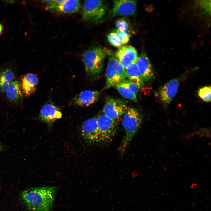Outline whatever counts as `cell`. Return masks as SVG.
I'll return each instance as SVG.
<instances>
[{
    "label": "cell",
    "instance_id": "1",
    "mask_svg": "<svg viewBox=\"0 0 211 211\" xmlns=\"http://www.w3.org/2000/svg\"><path fill=\"white\" fill-rule=\"evenodd\" d=\"M56 190L54 186L31 188L23 191L20 197L29 211H49L54 203Z\"/></svg>",
    "mask_w": 211,
    "mask_h": 211
},
{
    "label": "cell",
    "instance_id": "2",
    "mask_svg": "<svg viewBox=\"0 0 211 211\" xmlns=\"http://www.w3.org/2000/svg\"><path fill=\"white\" fill-rule=\"evenodd\" d=\"M106 50L101 47L94 46L86 50L82 55L87 76L93 80L99 79L102 74Z\"/></svg>",
    "mask_w": 211,
    "mask_h": 211
},
{
    "label": "cell",
    "instance_id": "3",
    "mask_svg": "<svg viewBox=\"0 0 211 211\" xmlns=\"http://www.w3.org/2000/svg\"><path fill=\"white\" fill-rule=\"evenodd\" d=\"M122 124L125 135L120 147L121 154L124 153L130 142L140 127L142 116L139 110L133 107L127 108L124 114Z\"/></svg>",
    "mask_w": 211,
    "mask_h": 211
},
{
    "label": "cell",
    "instance_id": "4",
    "mask_svg": "<svg viewBox=\"0 0 211 211\" xmlns=\"http://www.w3.org/2000/svg\"><path fill=\"white\" fill-rule=\"evenodd\" d=\"M106 89L115 87L126 80L127 77L125 69L119 62L113 56L109 58L106 72Z\"/></svg>",
    "mask_w": 211,
    "mask_h": 211
},
{
    "label": "cell",
    "instance_id": "5",
    "mask_svg": "<svg viewBox=\"0 0 211 211\" xmlns=\"http://www.w3.org/2000/svg\"><path fill=\"white\" fill-rule=\"evenodd\" d=\"M106 11L103 1H85L82 6V19L85 21L98 23L103 18Z\"/></svg>",
    "mask_w": 211,
    "mask_h": 211
},
{
    "label": "cell",
    "instance_id": "6",
    "mask_svg": "<svg viewBox=\"0 0 211 211\" xmlns=\"http://www.w3.org/2000/svg\"><path fill=\"white\" fill-rule=\"evenodd\" d=\"M100 142L107 143L112 141L116 133L118 123L104 114L97 117Z\"/></svg>",
    "mask_w": 211,
    "mask_h": 211
},
{
    "label": "cell",
    "instance_id": "7",
    "mask_svg": "<svg viewBox=\"0 0 211 211\" xmlns=\"http://www.w3.org/2000/svg\"><path fill=\"white\" fill-rule=\"evenodd\" d=\"M25 98L19 79H18L10 84L4 100L10 107L22 109L23 108Z\"/></svg>",
    "mask_w": 211,
    "mask_h": 211
},
{
    "label": "cell",
    "instance_id": "8",
    "mask_svg": "<svg viewBox=\"0 0 211 211\" xmlns=\"http://www.w3.org/2000/svg\"><path fill=\"white\" fill-rule=\"evenodd\" d=\"M188 73H186L166 83L159 89L158 94L160 100L165 105L169 104L177 94L181 82Z\"/></svg>",
    "mask_w": 211,
    "mask_h": 211
},
{
    "label": "cell",
    "instance_id": "9",
    "mask_svg": "<svg viewBox=\"0 0 211 211\" xmlns=\"http://www.w3.org/2000/svg\"><path fill=\"white\" fill-rule=\"evenodd\" d=\"M47 9L63 13H72L78 12L81 3L78 0H51L43 1Z\"/></svg>",
    "mask_w": 211,
    "mask_h": 211
},
{
    "label": "cell",
    "instance_id": "10",
    "mask_svg": "<svg viewBox=\"0 0 211 211\" xmlns=\"http://www.w3.org/2000/svg\"><path fill=\"white\" fill-rule=\"evenodd\" d=\"M16 66L14 64H6L0 66V98L4 99L10 84L18 79Z\"/></svg>",
    "mask_w": 211,
    "mask_h": 211
},
{
    "label": "cell",
    "instance_id": "11",
    "mask_svg": "<svg viewBox=\"0 0 211 211\" xmlns=\"http://www.w3.org/2000/svg\"><path fill=\"white\" fill-rule=\"evenodd\" d=\"M81 135L83 139L88 144L100 142L97 117L89 118L84 122L81 128Z\"/></svg>",
    "mask_w": 211,
    "mask_h": 211
},
{
    "label": "cell",
    "instance_id": "12",
    "mask_svg": "<svg viewBox=\"0 0 211 211\" xmlns=\"http://www.w3.org/2000/svg\"><path fill=\"white\" fill-rule=\"evenodd\" d=\"M127 101L119 98H108L104 107L103 114L115 120L124 114L127 109Z\"/></svg>",
    "mask_w": 211,
    "mask_h": 211
},
{
    "label": "cell",
    "instance_id": "13",
    "mask_svg": "<svg viewBox=\"0 0 211 211\" xmlns=\"http://www.w3.org/2000/svg\"><path fill=\"white\" fill-rule=\"evenodd\" d=\"M115 56L125 69L136 62L138 57L136 49L130 45H124L119 47L116 52Z\"/></svg>",
    "mask_w": 211,
    "mask_h": 211
},
{
    "label": "cell",
    "instance_id": "14",
    "mask_svg": "<svg viewBox=\"0 0 211 211\" xmlns=\"http://www.w3.org/2000/svg\"><path fill=\"white\" fill-rule=\"evenodd\" d=\"M136 6L135 0H115L111 11L112 16L133 15L135 13Z\"/></svg>",
    "mask_w": 211,
    "mask_h": 211
},
{
    "label": "cell",
    "instance_id": "15",
    "mask_svg": "<svg viewBox=\"0 0 211 211\" xmlns=\"http://www.w3.org/2000/svg\"><path fill=\"white\" fill-rule=\"evenodd\" d=\"M62 116L61 112L55 106L51 103H47L41 108L38 118L40 120L51 126Z\"/></svg>",
    "mask_w": 211,
    "mask_h": 211
},
{
    "label": "cell",
    "instance_id": "16",
    "mask_svg": "<svg viewBox=\"0 0 211 211\" xmlns=\"http://www.w3.org/2000/svg\"><path fill=\"white\" fill-rule=\"evenodd\" d=\"M135 63L144 82H147L152 80L154 77V73L150 61L146 54H141L138 57Z\"/></svg>",
    "mask_w": 211,
    "mask_h": 211
},
{
    "label": "cell",
    "instance_id": "17",
    "mask_svg": "<svg viewBox=\"0 0 211 211\" xmlns=\"http://www.w3.org/2000/svg\"><path fill=\"white\" fill-rule=\"evenodd\" d=\"M19 80L25 98L33 94L38 82V78L35 74L28 73L21 76Z\"/></svg>",
    "mask_w": 211,
    "mask_h": 211
},
{
    "label": "cell",
    "instance_id": "18",
    "mask_svg": "<svg viewBox=\"0 0 211 211\" xmlns=\"http://www.w3.org/2000/svg\"><path fill=\"white\" fill-rule=\"evenodd\" d=\"M100 95V93L98 91L86 90L75 96L73 101L77 105L87 107L97 101Z\"/></svg>",
    "mask_w": 211,
    "mask_h": 211
},
{
    "label": "cell",
    "instance_id": "19",
    "mask_svg": "<svg viewBox=\"0 0 211 211\" xmlns=\"http://www.w3.org/2000/svg\"><path fill=\"white\" fill-rule=\"evenodd\" d=\"M128 80L134 83L138 89L142 88L144 85L135 62L133 63L125 69Z\"/></svg>",
    "mask_w": 211,
    "mask_h": 211
},
{
    "label": "cell",
    "instance_id": "20",
    "mask_svg": "<svg viewBox=\"0 0 211 211\" xmlns=\"http://www.w3.org/2000/svg\"><path fill=\"white\" fill-rule=\"evenodd\" d=\"M115 87L123 97L132 100L136 102H138L136 95L130 91L126 86L121 83L117 85Z\"/></svg>",
    "mask_w": 211,
    "mask_h": 211
},
{
    "label": "cell",
    "instance_id": "21",
    "mask_svg": "<svg viewBox=\"0 0 211 211\" xmlns=\"http://www.w3.org/2000/svg\"><path fill=\"white\" fill-rule=\"evenodd\" d=\"M211 92L210 86H206L200 88L198 91V94L203 101L209 102L211 101Z\"/></svg>",
    "mask_w": 211,
    "mask_h": 211
},
{
    "label": "cell",
    "instance_id": "22",
    "mask_svg": "<svg viewBox=\"0 0 211 211\" xmlns=\"http://www.w3.org/2000/svg\"><path fill=\"white\" fill-rule=\"evenodd\" d=\"M114 32H115L122 44H125L128 43L130 39V35L127 30L120 31L117 29Z\"/></svg>",
    "mask_w": 211,
    "mask_h": 211
},
{
    "label": "cell",
    "instance_id": "23",
    "mask_svg": "<svg viewBox=\"0 0 211 211\" xmlns=\"http://www.w3.org/2000/svg\"><path fill=\"white\" fill-rule=\"evenodd\" d=\"M107 38L110 43L114 47H120L122 44L114 32L109 33L107 35Z\"/></svg>",
    "mask_w": 211,
    "mask_h": 211
},
{
    "label": "cell",
    "instance_id": "24",
    "mask_svg": "<svg viewBox=\"0 0 211 211\" xmlns=\"http://www.w3.org/2000/svg\"><path fill=\"white\" fill-rule=\"evenodd\" d=\"M115 24L117 29L120 31H125L128 29L129 23L126 18H122L116 20Z\"/></svg>",
    "mask_w": 211,
    "mask_h": 211
},
{
    "label": "cell",
    "instance_id": "25",
    "mask_svg": "<svg viewBox=\"0 0 211 211\" xmlns=\"http://www.w3.org/2000/svg\"><path fill=\"white\" fill-rule=\"evenodd\" d=\"M121 83L126 86L130 91L136 95L139 89L134 83L128 79H126Z\"/></svg>",
    "mask_w": 211,
    "mask_h": 211
},
{
    "label": "cell",
    "instance_id": "26",
    "mask_svg": "<svg viewBox=\"0 0 211 211\" xmlns=\"http://www.w3.org/2000/svg\"><path fill=\"white\" fill-rule=\"evenodd\" d=\"M198 133L199 135L203 136H205L208 137L210 136V130L206 128H202L199 129L198 131Z\"/></svg>",
    "mask_w": 211,
    "mask_h": 211
},
{
    "label": "cell",
    "instance_id": "27",
    "mask_svg": "<svg viewBox=\"0 0 211 211\" xmlns=\"http://www.w3.org/2000/svg\"><path fill=\"white\" fill-rule=\"evenodd\" d=\"M3 30V26L1 23H0V37L2 34Z\"/></svg>",
    "mask_w": 211,
    "mask_h": 211
},
{
    "label": "cell",
    "instance_id": "28",
    "mask_svg": "<svg viewBox=\"0 0 211 211\" xmlns=\"http://www.w3.org/2000/svg\"><path fill=\"white\" fill-rule=\"evenodd\" d=\"M3 149V146L2 143L0 142V153L2 151Z\"/></svg>",
    "mask_w": 211,
    "mask_h": 211
}]
</instances>
